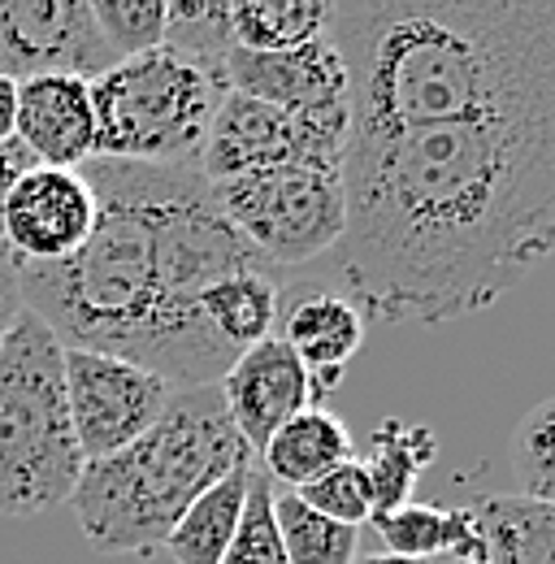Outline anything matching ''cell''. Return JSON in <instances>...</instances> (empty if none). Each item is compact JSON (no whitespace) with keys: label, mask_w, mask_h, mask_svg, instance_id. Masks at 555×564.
Returning a JSON list of instances; mask_svg holds the SVG:
<instances>
[{"label":"cell","mask_w":555,"mask_h":564,"mask_svg":"<svg viewBox=\"0 0 555 564\" xmlns=\"http://www.w3.org/2000/svg\"><path fill=\"white\" fill-rule=\"evenodd\" d=\"M330 248L360 317L447 326L490 308L555 243V118L347 140Z\"/></svg>","instance_id":"obj_1"},{"label":"cell","mask_w":555,"mask_h":564,"mask_svg":"<svg viewBox=\"0 0 555 564\" xmlns=\"http://www.w3.org/2000/svg\"><path fill=\"white\" fill-rule=\"evenodd\" d=\"M326 44L347 78L351 140L555 118L552 0H339Z\"/></svg>","instance_id":"obj_2"},{"label":"cell","mask_w":555,"mask_h":564,"mask_svg":"<svg viewBox=\"0 0 555 564\" xmlns=\"http://www.w3.org/2000/svg\"><path fill=\"white\" fill-rule=\"evenodd\" d=\"M78 174L96 192V226L66 261L13 265L22 304L44 317L66 348L143 365L156 317L152 235L170 170L91 156Z\"/></svg>","instance_id":"obj_3"},{"label":"cell","mask_w":555,"mask_h":564,"mask_svg":"<svg viewBox=\"0 0 555 564\" xmlns=\"http://www.w3.org/2000/svg\"><path fill=\"white\" fill-rule=\"evenodd\" d=\"M257 460L226 417L221 391H174L165 413L105 460H87L69 508L100 556H156L178 517L235 465Z\"/></svg>","instance_id":"obj_4"},{"label":"cell","mask_w":555,"mask_h":564,"mask_svg":"<svg viewBox=\"0 0 555 564\" xmlns=\"http://www.w3.org/2000/svg\"><path fill=\"white\" fill-rule=\"evenodd\" d=\"M62 352L66 344L22 304L0 339V517L62 508L83 474Z\"/></svg>","instance_id":"obj_5"},{"label":"cell","mask_w":555,"mask_h":564,"mask_svg":"<svg viewBox=\"0 0 555 564\" xmlns=\"http://www.w3.org/2000/svg\"><path fill=\"white\" fill-rule=\"evenodd\" d=\"M87 91L100 161L200 170L208 127L230 87L226 70L200 66L174 48H152L91 78Z\"/></svg>","instance_id":"obj_6"},{"label":"cell","mask_w":555,"mask_h":564,"mask_svg":"<svg viewBox=\"0 0 555 564\" xmlns=\"http://www.w3.org/2000/svg\"><path fill=\"white\" fill-rule=\"evenodd\" d=\"M221 217L278 270L330 252L344 235V178L335 170L270 165L213 183Z\"/></svg>","instance_id":"obj_7"},{"label":"cell","mask_w":555,"mask_h":564,"mask_svg":"<svg viewBox=\"0 0 555 564\" xmlns=\"http://www.w3.org/2000/svg\"><path fill=\"white\" fill-rule=\"evenodd\" d=\"M66 409L74 425V443L87 460H105L135 443L148 425L156 422L174 395L165 378L143 369L135 360L109 352L66 348Z\"/></svg>","instance_id":"obj_8"},{"label":"cell","mask_w":555,"mask_h":564,"mask_svg":"<svg viewBox=\"0 0 555 564\" xmlns=\"http://www.w3.org/2000/svg\"><path fill=\"white\" fill-rule=\"evenodd\" d=\"M118 66L87 0H0V78H100Z\"/></svg>","instance_id":"obj_9"},{"label":"cell","mask_w":555,"mask_h":564,"mask_svg":"<svg viewBox=\"0 0 555 564\" xmlns=\"http://www.w3.org/2000/svg\"><path fill=\"white\" fill-rule=\"evenodd\" d=\"M96 226V192L78 170L31 165L4 200V252L13 265H53L87 243Z\"/></svg>","instance_id":"obj_10"},{"label":"cell","mask_w":555,"mask_h":564,"mask_svg":"<svg viewBox=\"0 0 555 564\" xmlns=\"http://www.w3.org/2000/svg\"><path fill=\"white\" fill-rule=\"evenodd\" d=\"M217 391H221L226 417L239 430V438L248 443L252 456H261V447L274 438L278 425H286L295 413L317 404L304 365L291 356V348L278 335L235 356V365L221 373Z\"/></svg>","instance_id":"obj_11"},{"label":"cell","mask_w":555,"mask_h":564,"mask_svg":"<svg viewBox=\"0 0 555 564\" xmlns=\"http://www.w3.org/2000/svg\"><path fill=\"white\" fill-rule=\"evenodd\" d=\"M13 140L44 170H83L96 156V118L87 83L69 74L22 78Z\"/></svg>","instance_id":"obj_12"},{"label":"cell","mask_w":555,"mask_h":564,"mask_svg":"<svg viewBox=\"0 0 555 564\" xmlns=\"http://www.w3.org/2000/svg\"><path fill=\"white\" fill-rule=\"evenodd\" d=\"M226 87L274 105L282 113H304L322 105H347V78L335 48L322 40L291 48V53H243L230 48L226 57Z\"/></svg>","instance_id":"obj_13"},{"label":"cell","mask_w":555,"mask_h":564,"mask_svg":"<svg viewBox=\"0 0 555 564\" xmlns=\"http://www.w3.org/2000/svg\"><path fill=\"white\" fill-rule=\"evenodd\" d=\"M278 339L304 365L313 400L339 391L351 356L364 348V317L344 291H304L278 313Z\"/></svg>","instance_id":"obj_14"},{"label":"cell","mask_w":555,"mask_h":564,"mask_svg":"<svg viewBox=\"0 0 555 564\" xmlns=\"http://www.w3.org/2000/svg\"><path fill=\"white\" fill-rule=\"evenodd\" d=\"M270 165H295L291 113L261 105L252 96L226 91V100L217 105V118L208 127L200 174L208 183H221V178H235L248 170H270Z\"/></svg>","instance_id":"obj_15"},{"label":"cell","mask_w":555,"mask_h":564,"mask_svg":"<svg viewBox=\"0 0 555 564\" xmlns=\"http://www.w3.org/2000/svg\"><path fill=\"white\" fill-rule=\"evenodd\" d=\"M278 313H282V270L274 265L235 270L226 279L208 282L200 295V317L235 356L265 344L274 335Z\"/></svg>","instance_id":"obj_16"},{"label":"cell","mask_w":555,"mask_h":564,"mask_svg":"<svg viewBox=\"0 0 555 564\" xmlns=\"http://www.w3.org/2000/svg\"><path fill=\"white\" fill-rule=\"evenodd\" d=\"M478 564H555V508L521 495H482L469 503Z\"/></svg>","instance_id":"obj_17"},{"label":"cell","mask_w":555,"mask_h":564,"mask_svg":"<svg viewBox=\"0 0 555 564\" xmlns=\"http://www.w3.org/2000/svg\"><path fill=\"white\" fill-rule=\"evenodd\" d=\"M347 456H351L347 425L330 409L313 404V409L295 413L286 425H278L274 438L261 447V469H265L270 482H282V487L300 491L313 478H322L326 469L344 465Z\"/></svg>","instance_id":"obj_18"},{"label":"cell","mask_w":555,"mask_h":564,"mask_svg":"<svg viewBox=\"0 0 555 564\" xmlns=\"http://www.w3.org/2000/svg\"><path fill=\"white\" fill-rule=\"evenodd\" d=\"M373 530L382 539V552L404 561H456L478 564V530L469 508H438L409 499L395 512L373 517Z\"/></svg>","instance_id":"obj_19"},{"label":"cell","mask_w":555,"mask_h":564,"mask_svg":"<svg viewBox=\"0 0 555 564\" xmlns=\"http://www.w3.org/2000/svg\"><path fill=\"white\" fill-rule=\"evenodd\" d=\"M252 465H257V460L235 465L221 482H213L205 495H196V503L178 517V525L170 530V539H165V547H161V552L174 556V564H221L230 539H235L243 499H248Z\"/></svg>","instance_id":"obj_20"},{"label":"cell","mask_w":555,"mask_h":564,"mask_svg":"<svg viewBox=\"0 0 555 564\" xmlns=\"http://www.w3.org/2000/svg\"><path fill=\"white\" fill-rule=\"evenodd\" d=\"M434 452H438V438H434L429 425H409L400 417H387L373 430L369 456L360 460L364 474H369V487H373V517L395 512L413 499L416 478L429 469Z\"/></svg>","instance_id":"obj_21"},{"label":"cell","mask_w":555,"mask_h":564,"mask_svg":"<svg viewBox=\"0 0 555 564\" xmlns=\"http://www.w3.org/2000/svg\"><path fill=\"white\" fill-rule=\"evenodd\" d=\"M326 0H243L230 4V40L243 53H291L326 35Z\"/></svg>","instance_id":"obj_22"},{"label":"cell","mask_w":555,"mask_h":564,"mask_svg":"<svg viewBox=\"0 0 555 564\" xmlns=\"http://www.w3.org/2000/svg\"><path fill=\"white\" fill-rule=\"evenodd\" d=\"M274 521L286 564H351L360 552V530L313 512L295 491H274Z\"/></svg>","instance_id":"obj_23"},{"label":"cell","mask_w":555,"mask_h":564,"mask_svg":"<svg viewBox=\"0 0 555 564\" xmlns=\"http://www.w3.org/2000/svg\"><path fill=\"white\" fill-rule=\"evenodd\" d=\"M161 48H174L200 66L226 70V57L235 48L230 40V4L221 0H174L165 4V40Z\"/></svg>","instance_id":"obj_24"},{"label":"cell","mask_w":555,"mask_h":564,"mask_svg":"<svg viewBox=\"0 0 555 564\" xmlns=\"http://www.w3.org/2000/svg\"><path fill=\"white\" fill-rule=\"evenodd\" d=\"M512 478L516 495L552 503L555 495V404L538 400L512 430Z\"/></svg>","instance_id":"obj_25"},{"label":"cell","mask_w":555,"mask_h":564,"mask_svg":"<svg viewBox=\"0 0 555 564\" xmlns=\"http://www.w3.org/2000/svg\"><path fill=\"white\" fill-rule=\"evenodd\" d=\"M274 482L265 478L261 465H252V482H248V499L235 525V539L226 547L221 564H286L282 539H278L274 521Z\"/></svg>","instance_id":"obj_26"},{"label":"cell","mask_w":555,"mask_h":564,"mask_svg":"<svg viewBox=\"0 0 555 564\" xmlns=\"http://www.w3.org/2000/svg\"><path fill=\"white\" fill-rule=\"evenodd\" d=\"M91 13L118 62L152 53L165 40V0H96Z\"/></svg>","instance_id":"obj_27"},{"label":"cell","mask_w":555,"mask_h":564,"mask_svg":"<svg viewBox=\"0 0 555 564\" xmlns=\"http://www.w3.org/2000/svg\"><path fill=\"white\" fill-rule=\"evenodd\" d=\"M295 495L313 512H322V517H330L339 525H351V530H360V521H373V487H369V474H364V465L356 456H347L344 465L326 469L322 478H313Z\"/></svg>","instance_id":"obj_28"},{"label":"cell","mask_w":555,"mask_h":564,"mask_svg":"<svg viewBox=\"0 0 555 564\" xmlns=\"http://www.w3.org/2000/svg\"><path fill=\"white\" fill-rule=\"evenodd\" d=\"M31 165H35V161H31V152H26L18 140L0 143V221H4V200H9L13 183H18ZM0 257H9V252H4V230H0Z\"/></svg>","instance_id":"obj_29"},{"label":"cell","mask_w":555,"mask_h":564,"mask_svg":"<svg viewBox=\"0 0 555 564\" xmlns=\"http://www.w3.org/2000/svg\"><path fill=\"white\" fill-rule=\"evenodd\" d=\"M22 313V291H18V270L13 257H0V339L9 335L13 317Z\"/></svg>","instance_id":"obj_30"},{"label":"cell","mask_w":555,"mask_h":564,"mask_svg":"<svg viewBox=\"0 0 555 564\" xmlns=\"http://www.w3.org/2000/svg\"><path fill=\"white\" fill-rule=\"evenodd\" d=\"M13 122H18V83L0 78V143L13 140Z\"/></svg>","instance_id":"obj_31"},{"label":"cell","mask_w":555,"mask_h":564,"mask_svg":"<svg viewBox=\"0 0 555 564\" xmlns=\"http://www.w3.org/2000/svg\"><path fill=\"white\" fill-rule=\"evenodd\" d=\"M351 564H438V561H404V556H391V552H356Z\"/></svg>","instance_id":"obj_32"},{"label":"cell","mask_w":555,"mask_h":564,"mask_svg":"<svg viewBox=\"0 0 555 564\" xmlns=\"http://www.w3.org/2000/svg\"><path fill=\"white\" fill-rule=\"evenodd\" d=\"M443 564H456V561H443Z\"/></svg>","instance_id":"obj_33"}]
</instances>
